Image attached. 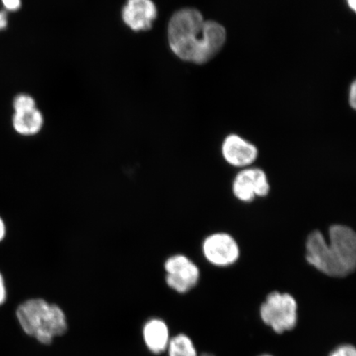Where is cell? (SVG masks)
Wrapping results in <instances>:
<instances>
[{
    "instance_id": "cell-1",
    "label": "cell",
    "mask_w": 356,
    "mask_h": 356,
    "mask_svg": "<svg viewBox=\"0 0 356 356\" xmlns=\"http://www.w3.org/2000/svg\"><path fill=\"white\" fill-rule=\"evenodd\" d=\"M168 38L171 50L181 60L202 65L221 51L226 30L219 22L204 20L195 8H182L169 21Z\"/></svg>"
},
{
    "instance_id": "cell-2",
    "label": "cell",
    "mask_w": 356,
    "mask_h": 356,
    "mask_svg": "<svg viewBox=\"0 0 356 356\" xmlns=\"http://www.w3.org/2000/svg\"><path fill=\"white\" fill-rule=\"evenodd\" d=\"M16 318L26 335L44 345L51 344L68 327L66 315L60 307L41 298L22 302L16 309Z\"/></svg>"
},
{
    "instance_id": "cell-3",
    "label": "cell",
    "mask_w": 356,
    "mask_h": 356,
    "mask_svg": "<svg viewBox=\"0 0 356 356\" xmlns=\"http://www.w3.org/2000/svg\"><path fill=\"white\" fill-rule=\"evenodd\" d=\"M262 321L275 332L291 331L298 322V305L291 295L275 291L270 293L260 309Z\"/></svg>"
},
{
    "instance_id": "cell-4",
    "label": "cell",
    "mask_w": 356,
    "mask_h": 356,
    "mask_svg": "<svg viewBox=\"0 0 356 356\" xmlns=\"http://www.w3.org/2000/svg\"><path fill=\"white\" fill-rule=\"evenodd\" d=\"M167 286L179 293H186L197 286L200 279L198 266L181 254L168 257L164 262Z\"/></svg>"
},
{
    "instance_id": "cell-5",
    "label": "cell",
    "mask_w": 356,
    "mask_h": 356,
    "mask_svg": "<svg viewBox=\"0 0 356 356\" xmlns=\"http://www.w3.org/2000/svg\"><path fill=\"white\" fill-rule=\"evenodd\" d=\"M306 260L314 268L328 277H347L346 271L338 264L328 243L319 231H314L307 238Z\"/></svg>"
},
{
    "instance_id": "cell-6",
    "label": "cell",
    "mask_w": 356,
    "mask_h": 356,
    "mask_svg": "<svg viewBox=\"0 0 356 356\" xmlns=\"http://www.w3.org/2000/svg\"><path fill=\"white\" fill-rule=\"evenodd\" d=\"M329 247L338 264L347 275L354 273L356 266V235L344 225H332L329 229Z\"/></svg>"
},
{
    "instance_id": "cell-7",
    "label": "cell",
    "mask_w": 356,
    "mask_h": 356,
    "mask_svg": "<svg viewBox=\"0 0 356 356\" xmlns=\"http://www.w3.org/2000/svg\"><path fill=\"white\" fill-rule=\"evenodd\" d=\"M204 257L217 266L235 264L239 257V248L232 236L225 233L213 234L204 240L202 246Z\"/></svg>"
},
{
    "instance_id": "cell-8",
    "label": "cell",
    "mask_w": 356,
    "mask_h": 356,
    "mask_svg": "<svg viewBox=\"0 0 356 356\" xmlns=\"http://www.w3.org/2000/svg\"><path fill=\"white\" fill-rule=\"evenodd\" d=\"M233 191L236 198L243 202H250L256 197H264L268 195L270 184L264 170L248 168L236 176Z\"/></svg>"
},
{
    "instance_id": "cell-9",
    "label": "cell",
    "mask_w": 356,
    "mask_h": 356,
    "mask_svg": "<svg viewBox=\"0 0 356 356\" xmlns=\"http://www.w3.org/2000/svg\"><path fill=\"white\" fill-rule=\"evenodd\" d=\"M157 15V8L152 0H127L122 10L124 24L136 32L150 29Z\"/></svg>"
},
{
    "instance_id": "cell-10",
    "label": "cell",
    "mask_w": 356,
    "mask_h": 356,
    "mask_svg": "<svg viewBox=\"0 0 356 356\" xmlns=\"http://www.w3.org/2000/svg\"><path fill=\"white\" fill-rule=\"evenodd\" d=\"M222 154L226 162L234 167H247L255 162L258 150L254 145L249 143L237 135L226 138L222 145Z\"/></svg>"
},
{
    "instance_id": "cell-11",
    "label": "cell",
    "mask_w": 356,
    "mask_h": 356,
    "mask_svg": "<svg viewBox=\"0 0 356 356\" xmlns=\"http://www.w3.org/2000/svg\"><path fill=\"white\" fill-rule=\"evenodd\" d=\"M143 337L146 346L154 354L167 350L170 341L167 324L159 318L150 319L145 324Z\"/></svg>"
},
{
    "instance_id": "cell-12",
    "label": "cell",
    "mask_w": 356,
    "mask_h": 356,
    "mask_svg": "<svg viewBox=\"0 0 356 356\" xmlns=\"http://www.w3.org/2000/svg\"><path fill=\"white\" fill-rule=\"evenodd\" d=\"M43 124V115L37 108L15 113L13 117V129L22 136L38 135L42 131Z\"/></svg>"
},
{
    "instance_id": "cell-13",
    "label": "cell",
    "mask_w": 356,
    "mask_h": 356,
    "mask_svg": "<svg viewBox=\"0 0 356 356\" xmlns=\"http://www.w3.org/2000/svg\"><path fill=\"white\" fill-rule=\"evenodd\" d=\"M167 350L169 356H199L193 340L185 334L171 338Z\"/></svg>"
},
{
    "instance_id": "cell-14",
    "label": "cell",
    "mask_w": 356,
    "mask_h": 356,
    "mask_svg": "<svg viewBox=\"0 0 356 356\" xmlns=\"http://www.w3.org/2000/svg\"><path fill=\"white\" fill-rule=\"evenodd\" d=\"M35 108L33 97L26 95H17L13 100V109L15 113Z\"/></svg>"
},
{
    "instance_id": "cell-15",
    "label": "cell",
    "mask_w": 356,
    "mask_h": 356,
    "mask_svg": "<svg viewBox=\"0 0 356 356\" xmlns=\"http://www.w3.org/2000/svg\"><path fill=\"white\" fill-rule=\"evenodd\" d=\"M329 356H356V350L353 346L341 345L337 347Z\"/></svg>"
},
{
    "instance_id": "cell-16",
    "label": "cell",
    "mask_w": 356,
    "mask_h": 356,
    "mask_svg": "<svg viewBox=\"0 0 356 356\" xmlns=\"http://www.w3.org/2000/svg\"><path fill=\"white\" fill-rule=\"evenodd\" d=\"M8 297L7 286L6 280L0 271V306H2L6 302Z\"/></svg>"
},
{
    "instance_id": "cell-17",
    "label": "cell",
    "mask_w": 356,
    "mask_h": 356,
    "mask_svg": "<svg viewBox=\"0 0 356 356\" xmlns=\"http://www.w3.org/2000/svg\"><path fill=\"white\" fill-rule=\"evenodd\" d=\"M6 10L10 12H15L19 10L22 6L21 0H1Z\"/></svg>"
},
{
    "instance_id": "cell-18",
    "label": "cell",
    "mask_w": 356,
    "mask_h": 356,
    "mask_svg": "<svg viewBox=\"0 0 356 356\" xmlns=\"http://www.w3.org/2000/svg\"><path fill=\"white\" fill-rule=\"evenodd\" d=\"M349 104L351 108H356V83L353 81L351 83L349 93Z\"/></svg>"
},
{
    "instance_id": "cell-19",
    "label": "cell",
    "mask_w": 356,
    "mask_h": 356,
    "mask_svg": "<svg viewBox=\"0 0 356 356\" xmlns=\"http://www.w3.org/2000/svg\"><path fill=\"white\" fill-rule=\"evenodd\" d=\"M7 235V226L3 218L0 216V243L3 242Z\"/></svg>"
},
{
    "instance_id": "cell-20",
    "label": "cell",
    "mask_w": 356,
    "mask_h": 356,
    "mask_svg": "<svg viewBox=\"0 0 356 356\" xmlns=\"http://www.w3.org/2000/svg\"><path fill=\"white\" fill-rule=\"evenodd\" d=\"M8 26V15L7 13L0 11V31L6 29Z\"/></svg>"
},
{
    "instance_id": "cell-21",
    "label": "cell",
    "mask_w": 356,
    "mask_h": 356,
    "mask_svg": "<svg viewBox=\"0 0 356 356\" xmlns=\"http://www.w3.org/2000/svg\"><path fill=\"white\" fill-rule=\"evenodd\" d=\"M347 4H348L350 10H353L354 12L356 10V0H346Z\"/></svg>"
},
{
    "instance_id": "cell-22",
    "label": "cell",
    "mask_w": 356,
    "mask_h": 356,
    "mask_svg": "<svg viewBox=\"0 0 356 356\" xmlns=\"http://www.w3.org/2000/svg\"><path fill=\"white\" fill-rule=\"evenodd\" d=\"M199 356H215V355H212L211 353H204V354H202V355H200Z\"/></svg>"
},
{
    "instance_id": "cell-23",
    "label": "cell",
    "mask_w": 356,
    "mask_h": 356,
    "mask_svg": "<svg viewBox=\"0 0 356 356\" xmlns=\"http://www.w3.org/2000/svg\"><path fill=\"white\" fill-rule=\"evenodd\" d=\"M261 356H273V355H262Z\"/></svg>"
}]
</instances>
